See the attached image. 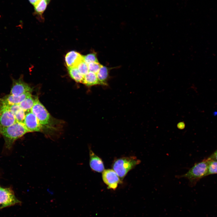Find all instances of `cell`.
<instances>
[{"mask_svg": "<svg viewBox=\"0 0 217 217\" xmlns=\"http://www.w3.org/2000/svg\"><path fill=\"white\" fill-rule=\"evenodd\" d=\"M28 132L24 124L17 122L10 126L0 128V134L4 138L5 147L9 150L12 148L16 140Z\"/></svg>", "mask_w": 217, "mask_h": 217, "instance_id": "obj_1", "label": "cell"}, {"mask_svg": "<svg viewBox=\"0 0 217 217\" xmlns=\"http://www.w3.org/2000/svg\"><path fill=\"white\" fill-rule=\"evenodd\" d=\"M140 162L135 156L122 157L115 159L112 167L122 181L128 172Z\"/></svg>", "mask_w": 217, "mask_h": 217, "instance_id": "obj_2", "label": "cell"}, {"mask_svg": "<svg viewBox=\"0 0 217 217\" xmlns=\"http://www.w3.org/2000/svg\"><path fill=\"white\" fill-rule=\"evenodd\" d=\"M211 159L209 157L206 159L194 165L184 174L176 176L178 178H184L188 180L190 185H193L199 179L206 176L208 165Z\"/></svg>", "mask_w": 217, "mask_h": 217, "instance_id": "obj_3", "label": "cell"}, {"mask_svg": "<svg viewBox=\"0 0 217 217\" xmlns=\"http://www.w3.org/2000/svg\"><path fill=\"white\" fill-rule=\"evenodd\" d=\"M30 111L36 117L42 128L50 126L51 117L37 97L36 98L35 103Z\"/></svg>", "mask_w": 217, "mask_h": 217, "instance_id": "obj_4", "label": "cell"}, {"mask_svg": "<svg viewBox=\"0 0 217 217\" xmlns=\"http://www.w3.org/2000/svg\"><path fill=\"white\" fill-rule=\"evenodd\" d=\"M21 203L16 197L12 188L0 187V210L15 205H20Z\"/></svg>", "mask_w": 217, "mask_h": 217, "instance_id": "obj_5", "label": "cell"}, {"mask_svg": "<svg viewBox=\"0 0 217 217\" xmlns=\"http://www.w3.org/2000/svg\"><path fill=\"white\" fill-rule=\"evenodd\" d=\"M16 122L12 112L6 106L0 103V128L10 126Z\"/></svg>", "mask_w": 217, "mask_h": 217, "instance_id": "obj_6", "label": "cell"}, {"mask_svg": "<svg viewBox=\"0 0 217 217\" xmlns=\"http://www.w3.org/2000/svg\"><path fill=\"white\" fill-rule=\"evenodd\" d=\"M102 176L104 182L108 186V189L115 190L118 184L121 182L116 173L112 169L104 170Z\"/></svg>", "mask_w": 217, "mask_h": 217, "instance_id": "obj_7", "label": "cell"}, {"mask_svg": "<svg viewBox=\"0 0 217 217\" xmlns=\"http://www.w3.org/2000/svg\"><path fill=\"white\" fill-rule=\"evenodd\" d=\"M32 90L31 87L28 84L24 82L22 78L20 77L17 80H13L10 94L18 96L27 92L31 93Z\"/></svg>", "mask_w": 217, "mask_h": 217, "instance_id": "obj_8", "label": "cell"}, {"mask_svg": "<svg viewBox=\"0 0 217 217\" xmlns=\"http://www.w3.org/2000/svg\"><path fill=\"white\" fill-rule=\"evenodd\" d=\"M24 124L29 132H40L42 130L36 117L31 111L26 114Z\"/></svg>", "mask_w": 217, "mask_h": 217, "instance_id": "obj_9", "label": "cell"}, {"mask_svg": "<svg viewBox=\"0 0 217 217\" xmlns=\"http://www.w3.org/2000/svg\"><path fill=\"white\" fill-rule=\"evenodd\" d=\"M27 92L20 95L15 96L9 94L0 99V103L5 105L19 104L25 98L31 95Z\"/></svg>", "mask_w": 217, "mask_h": 217, "instance_id": "obj_10", "label": "cell"}, {"mask_svg": "<svg viewBox=\"0 0 217 217\" xmlns=\"http://www.w3.org/2000/svg\"><path fill=\"white\" fill-rule=\"evenodd\" d=\"M65 60L67 67H77L83 61V55L76 51H71L66 54Z\"/></svg>", "mask_w": 217, "mask_h": 217, "instance_id": "obj_11", "label": "cell"}, {"mask_svg": "<svg viewBox=\"0 0 217 217\" xmlns=\"http://www.w3.org/2000/svg\"><path fill=\"white\" fill-rule=\"evenodd\" d=\"M90 165L91 169L95 171L101 172L105 170L104 164L101 159L90 150Z\"/></svg>", "mask_w": 217, "mask_h": 217, "instance_id": "obj_12", "label": "cell"}, {"mask_svg": "<svg viewBox=\"0 0 217 217\" xmlns=\"http://www.w3.org/2000/svg\"><path fill=\"white\" fill-rule=\"evenodd\" d=\"M109 68L102 65L96 74L97 78L101 85H107V81L109 76Z\"/></svg>", "mask_w": 217, "mask_h": 217, "instance_id": "obj_13", "label": "cell"}, {"mask_svg": "<svg viewBox=\"0 0 217 217\" xmlns=\"http://www.w3.org/2000/svg\"><path fill=\"white\" fill-rule=\"evenodd\" d=\"M83 84L89 87L95 85H100L96 74L89 71L84 76Z\"/></svg>", "mask_w": 217, "mask_h": 217, "instance_id": "obj_14", "label": "cell"}, {"mask_svg": "<svg viewBox=\"0 0 217 217\" xmlns=\"http://www.w3.org/2000/svg\"><path fill=\"white\" fill-rule=\"evenodd\" d=\"M67 68L71 77L77 82L83 83L84 76L79 72L77 67Z\"/></svg>", "mask_w": 217, "mask_h": 217, "instance_id": "obj_15", "label": "cell"}, {"mask_svg": "<svg viewBox=\"0 0 217 217\" xmlns=\"http://www.w3.org/2000/svg\"><path fill=\"white\" fill-rule=\"evenodd\" d=\"M49 2L47 0H40L38 1L34 5L35 13L42 17Z\"/></svg>", "mask_w": 217, "mask_h": 217, "instance_id": "obj_16", "label": "cell"}, {"mask_svg": "<svg viewBox=\"0 0 217 217\" xmlns=\"http://www.w3.org/2000/svg\"><path fill=\"white\" fill-rule=\"evenodd\" d=\"M36 99V98L34 99L31 95L25 98L19 105L25 112L30 110L35 103Z\"/></svg>", "mask_w": 217, "mask_h": 217, "instance_id": "obj_17", "label": "cell"}, {"mask_svg": "<svg viewBox=\"0 0 217 217\" xmlns=\"http://www.w3.org/2000/svg\"><path fill=\"white\" fill-rule=\"evenodd\" d=\"M83 61L87 64L90 63L94 62H99L96 53L95 52L88 54L83 55Z\"/></svg>", "mask_w": 217, "mask_h": 217, "instance_id": "obj_18", "label": "cell"}, {"mask_svg": "<svg viewBox=\"0 0 217 217\" xmlns=\"http://www.w3.org/2000/svg\"><path fill=\"white\" fill-rule=\"evenodd\" d=\"M215 174H217V161L211 159L208 165L206 176Z\"/></svg>", "mask_w": 217, "mask_h": 217, "instance_id": "obj_19", "label": "cell"}, {"mask_svg": "<svg viewBox=\"0 0 217 217\" xmlns=\"http://www.w3.org/2000/svg\"><path fill=\"white\" fill-rule=\"evenodd\" d=\"M77 68L79 72L83 76L89 72L88 64L83 61L81 62L77 65Z\"/></svg>", "mask_w": 217, "mask_h": 217, "instance_id": "obj_20", "label": "cell"}, {"mask_svg": "<svg viewBox=\"0 0 217 217\" xmlns=\"http://www.w3.org/2000/svg\"><path fill=\"white\" fill-rule=\"evenodd\" d=\"M99 62H94L88 64L89 71L97 74L101 66Z\"/></svg>", "mask_w": 217, "mask_h": 217, "instance_id": "obj_21", "label": "cell"}, {"mask_svg": "<svg viewBox=\"0 0 217 217\" xmlns=\"http://www.w3.org/2000/svg\"><path fill=\"white\" fill-rule=\"evenodd\" d=\"M25 112L21 108L14 115L17 122L24 124L26 115Z\"/></svg>", "mask_w": 217, "mask_h": 217, "instance_id": "obj_22", "label": "cell"}, {"mask_svg": "<svg viewBox=\"0 0 217 217\" xmlns=\"http://www.w3.org/2000/svg\"><path fill=\"white\" fill-rule=\"evenodd\" d=\"M1 104V103H0ZM3 105V104H2ZM14 115L21 108L19 104H13L11 105H5Z\"/></svg>", "mask_w": 217, "mask_h": 217, "instance_id": "obj_23", "label": "cell"}, {"mask_svg": "<svg viewBox=\"0 0 217 217\" xmlns=\"http://www.w3.org/2000/svg\"><path fill=\"white\" fill-rule=\"evenodd\" d=\"M210 157L212 159L217 161V150Z\"/></svg>", "mask_w": 217, "mask_h": 217, "instance_id": "obj_24", "label": "cell"}, {"mask_svg": "<svg viewBox=\"0 0 217 217\" xmlns=\"http://www.w3.org/2000/svg\"><path fill=\"white\" fill-rule=\"evenodd\" d=\"M29 1L30 3L33 5H34L37 2L36 0H29Z\"/></svg>", "mask_w": 217, "mask_h": 217, "instance_id": "obj_25", "label": "cell"}, {"mask_svg": "<svg viewBox=\"0 0 217 217\" xmlns=\"http://www.w3.org/2000/svg\"><path fill=\"white\" fill-rule=\"evenodd\" d=\"M36 0L37 2H38V1H40V0Z\"/></svg>", "mask_w": 217, "mask_h": 217, "instance_id": "obj_26", "label": "cell"}, {"mask_svg": "<svg viewBox=\"0 0 217 217\" xmlns=\"http://www.w3.org/2000/svg\"><path fill=\"white\" fill-rule=\"evenodd\" d=\"M49 2L50 0H47Z\"/></svg>", "mask_w": 217, "mask_h": 217, "instance_id": "obj_27", "label": "cell"}]
</instances>
